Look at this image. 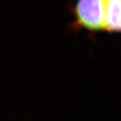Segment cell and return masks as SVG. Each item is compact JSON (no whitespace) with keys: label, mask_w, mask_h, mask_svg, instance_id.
<instances>
[{"label":"cell","mask_w":121,"mask_h":121,"mask_svg":"<svg viewBox=\"0 0 121 121\" xmlns=\"http://www.w3.org/2000/svg\"><path fill=\"white\" fill-rule=\"evenodd\" d=\"M105 32L121 34V0H104Z\"/></svg>","instance_id":"cell-2"},{"label":"cell","mask_w":121,"mask_h":121,"mask_svg":"<svg viewBox=\"0 0 121 121\" xmlns=\"http://www.w3.org/2000/svg\"><path fill=\"white\" fill-rule=\"evenodd\" d=\"M71 28L90 34L105 32L104 0H77L71 9Z\"/></svg>","instance_id":"cell-1"}]
</instances>
